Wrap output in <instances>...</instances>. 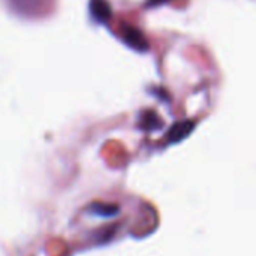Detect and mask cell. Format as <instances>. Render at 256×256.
<instances>
[{
  "label": "cell",
  "instance_id": "cell-6",
  "mask_svg": "<svg viewBox=\"0 0 256 256\" xmlns=\"http://www.w3.org/2000/svg\"><path fill=\"white\" fill-rule=\"evenodd\" d=\"M12 4L21 10H28V9H33L34 6L39 4L40 0H10Z\"/></svg>",
  "mask_w": 256,
  "mask_h": 256
},
{
  "label": "cell",
  "instance_id": "cell-3",
  "mask_svg": "<svg viewBox=\"0 0 256 256\" xmlns=\"http://www.w3.org/2000/svg\"><path fill=\"white\" fill-rule=\"evenodd\" d=\"M90 12L100 22H106L112 16L111 4L106 0H90Z\"/></svg>",
  "mask_w": 256,
  "mask_h": 256
},
{
  "label": "cell",
  "instance_id": "cell-2",
  "mask_svg": "<svg viewBox=\"0 0 256 256\" xmlns=\"http://www.w3.org/2000/svg\"><path fill=\"white\" fill-rule=\"evenodd\" d=\"M195 129V122L192 120H183V122H178L176 123L170 132H168V141L170 142H178V141H183L184 138H188L192 130Z\"/></svg>",
  "mask_w": 256,
  "mask_h": 256
},
{
  "label": "cell",
  "instance_id": "cell-5",
  "mask_svg": "<svg viewBox=\"0 0 256 256\" xmlns=\"http://www.w3.org/2000/svg\"><path fill=\"white\" fill-rule=\"evenodd\" d=\"M141 126L146 130H153L160 126V118L156 112L153 111H146L141 117Z\"/></svg>",
  "mask_w": 256,
  "mask_h": 256
},
{
  "label": "cell",
  "instance_id": "cell-7",
  "mask_svg": "<svg viewBox=\"0 0 256 256\" xmlns=\"http://www.w3.org/2000/svg\"><path fill=\"white\" fill-rule=\"evenodd\" d=\"M171 2H176V0H148L147 4L148 6H160V4H166V3H171Z\"/></svg>",
  "mask_w": 256,
  "mask_h": 256
},
{
  "label": "cell",
  "instance_id": "cell-4",
  "mask_svg": "<svg viewBox=\"0 0 256 256\" xmlns=\"http://www.w3.org/2000/svg\"><path fill=\"white\" fill-rule=\"evenodd\" d=\"M87 212L99 218H112L118 213V206L110 202H93Z\"/></svg>",
  "mask_w": 256,
  "mask_h": 256
},
{
  "label": "cell",
  "instance_id": "cell-1",
  "mask_svg": "<svg viewBox=\"0 0 256 256\" xmlns=\"http://www.w3.org/2000/svg\"><path fill=\"white\" fill-rule=\"evenodd\" d=\"M122 38L130 48H134L136 51H147L148 50L147 38L144 36V33L140 28H136L134 26L124 24L122 27Z\"/></svg>",
  "mask_w": 256,
  "mask_h": 256
}]
</instances>
